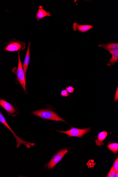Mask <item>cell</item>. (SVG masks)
Segmentation results:
<instances>
[{
	"label": "cell",
	"instance_id": "1",
	"mask_svg": "<svg viewBox=\"0 0 118 177\" xmlns=\"http://www.w3.org/2000/svg\"><path fill=\"white\" fill-rule=\"evenodd\" d=\"M33 114L47 120L62 121L66 122L63 119L57 115L54 111L49 109L39 110L33 112Z\"/></svg>",
	"mask_w": 118,
	"mask_h": 177
},
{
	"label": "cell",
	"instance_id": "2",
	"mask_svg": "<svg viewBox=\"0 0 118 177\" xmlns=\"http://www.w3.org/2000/svg\"><path fill=\"white\" fill-rule=\"evenodd\" d=\"M4 50L10 52H14L23 50L25 48V43L15 38L6 42Z\"/></svg>",
	"mask_w": 118,
	"mask_h": 177
},
{
	"label": "cell",
	"instance_id": "3",
	"mask_svg": "<svg viewBox=\"0 0 118 177\" xmlns=\"http://www.w3.org/2000/svg\"><path fill=\"white\" fill-rule=\"evenodd\" d=\"M0 122L5 125L9 130H10L11 132H12L13 134V135H14V137L16 139L17 143V148H19V147L20 146L21 144H23L26 146L28 148H30L31 146H34V143H30V142H26V141H24L19 137L18 136L15 134L14 132L12 130V128H11L9 126L7 122H6L5 117H4L3 114L1 113V112H0Z\"/></svg>",
	"mask_w": 118,
	"mask_h": 177
},
{
	"label": "cell",
	"instance_id": "4",
	"mask_svg": "<svg viewBox=\"0 0 118 177\" xmlns=\"http://www.w3.org/2000/svg\"><path fill=\"white\" fill-rule=\"evenodd\" d=\"M19 63L18 66L15 71L16 74L17 80L21 85L24 92H26V76L24 74L23 68H22L20 52H18Z\"/></svg>",
	"mask_w": 118,
	"mask_h": 177
},
{
	"label": "cell",
	"instance_id": "5",
	"mask_svg": "<svg viewBox=\"0 0 118 177\" xmlns=\"http://www.w3.org/2000/svg\"><path fill=\"white\" fill-rule=\"evenodd\" d=\"M68 151L67 149H64L61 150L55 154L48 163V168L51 169L54 168L62 160Z\"/></svg>",
	"mask_w": 118,
	"mask_h": 177
},
{
	"label": "cell",
	"instance_id": "6",
	"mask_svg": "<svg viewBox=\"0 0 118 177\" xmlns=\"http://www.w3.org/2000/svg\"><path fill=\"white\" fill-rule=\"evenodd\" d=\"M90 128L84 129H80L75 128H72L70 130L66 131H60V133H65L68 135L69 137L75 136L81 138L82 136L88 133L90 131Z\"/></svg>",
	"mask_w": 118,
	"mask_h": 177
},
{
	"label": "cell",
	"instance_id": "7",
	"mask_svg": "<svg viewBox=\"0 0 118 177\" xmlns=\"http://www.w3.org/2000/svg\"><path fill=\"white\" fill-rule=\"evenodd\" d=\"M0 105L7 112L8 115L14 116L16 113L15 107L5 100L0 99Z\"/></svg>",
	"mask_w": 118,
	"mask_h": 177
},
{
	"label": "cell",
	"instance_id": "8",
	"mask_svg": "<svg viewBox=\"0 0 118 177\" xmlns=\"http://www.w3.org/2000/svg\"><path fill=\"white\" fill-rule=\"evenodd\" d=\"M99 47H102L104 50L108 51L109 52L112 54L118 50V43H109L105 44H101L98 46Z\"/></svg>",
	"mask_w": 118,
	"mask_h": 177
},
{
	"label": "cell",
	"instance_id": "9",
	"mask_svg": "<svg viewBox=\"0 0 118 177\" xmlns=\"http://www.w3.org/2000/svg\"><path fill=\"white\" fill-rule=\"evenodd\" d=\"M94 27L90 25H80L79 23H74L73 24V29L75 31H78L81 33H84Z\"/></svg>",
	"mask_w": 118,
	"mask_h": 177
},
{
	"label": "cell",
	"instance_id": "10",
	"mask_svg": "<svg viewBox=\"0 0 118 177\" xmlns=\"http://www.w3.org/2000/svg\"><path fill=\"white\" fill-rule=\"evenodd\" d=\"M51 15L50 12H47L44 10L43 6L40 5L39 6L38 10L37 13L35 14V17L38 21L39 20L46 16H50Z\"/></svg>",
	"mask_w": 118,
	"mask_h": 177
},
{
	"label": "cell",
	"instance_id": "11",
	"mask_svg": "<svg viewBox=\"0 0 118 177\" xmlns=\"http://www.w3.org/2000/svg\"><path fill=\"white\" fill-rule=\"evenodd\" d=\"M30 42H29V44L28 47L27 51L24 60V61L23 65L22 66L23 68V70L24 74L26 76L27 71L29 64L30 61Z\"/></svg>",
	"mask_w": 118,
	"mask_h": 177
},
{
	"label": "cell",
	"instance_id": "12",
	"mask_svg": "<svg viewBox=\"0 0 118 177\" xmlns=\"http://www.w3.org/2000/svg\"><path fill=\"white\" fill-rule=\"evenodd\" d=\"M108 135L107 132L103 131L99 133L97 136V140H95L96 144L98 146H101L103 145V142Z\"/></svg>",
	"mask_w": 118,
	"mask_h": 177
},
{
	"label": "cell",
	"instance_id": "13",
	"mask_svg": "<svg viewBox=\"0 0 118 177\" xmlns=\"http://www.w3.org/2000/svg\"><path fill=\"white\" fill-rule=\"evenodd\" d=\"M112 57L109 60L107 63L108 66H111L117 62L118 60V50L113 53L112 54Z\"/></svg>",
	"mask_w": 118,
	"mask_h": 177
},
{
	"label": "cell",
	"instance_id": "14",
	"mask_svg": "<svg viewBox=\"0 0 118 177\" xmlns=\"http://www.w3.org/2000/svg\"><path fill=\"white\" fill-rule=\"evenodd\" d=\"M108 149L113 153H116L118 151V143H113L107 146Z\"/></svg>",
	"mask_w": 118,
	"mask_h": 177
},
{
	"label": "cell",
	"instance_id": "15",
	"mask_svg": "<svg viewBox=\"0 0 118 177\" xmlns=\"http://www.w3.org/2000/svg\"><path fill=\"white\" fill-rule=\"evenodd\" d=\"M116 172L115 171V170L113 169V167L111 168L109 172L108 177H115L116 174Z\"/></svg>",
	"mask_w": 118,
	"mask_h": 177
},
{
	"label": "cell",
	"instance_id": "16",
	"mask_svg": "<svg viewBox=\"0 0 118 177\" xmlns=\"http://www.w3.org/2000/svg\"><path fill=\"white\" fill-rule=\"evenodd\" d=\"M113 169L115 170V171L116 172H118V158H117L116 160L115 161L114 164L113 166Z\"/></svg>",
	"mask_w": 118,
	"mask_h": 177
},
{
	"label": "cell",
	"instance_id": "17",
	"mask_svg": "<svg viewBox=\"0 0 118 177\" xmlns=\"http://www.w3.org/2000/svg\"><path fill=\"white\" fill-rule=\"evenodd\" d=\"M66 90L69 93H73L74 92V88L73 87L70 86L66 87Z\"/></svg>",
	"mask_w": 118,
	"mask_h": 177
},
{
	"label": "cell",
	"instance_id": "18",
	"mask_svg": "<svg viewBox=\"0 0 118 177\" xmlns=\"http://www.w3.org/2000/svg\"><path fill=\"white\" fill-rule=\"evenodd\" d=\"M61 95L63 97H66L69 95V94L66 90H64L61 91Z\"/></svg>",
	"mask_w": 118,
	"mask_h": 177
},
{
	"label": "cell",
	"instance_id": "19",
	"mask_svg": "<svg viewBox=\"0 0 118 177\" xmlns=\"http://www.w3.org/2000/svg\"><path fill=\"white\" fill-rule=\"evenodd\" d=\"M118 87H117V90L116 91V92L115 97L114 98V100L115 102L117 101L118 100Z\"/></svg>",
	"mask_w": 118,
	"mask_h": 177
},
{
	"label": "cell",
	"instance_id": "20",
	"mask_svg": "<svg viewBox=\"0 0 118 177\" xmlns=\"http://www.w3.org/2000/svg\"><path fill=\"white\" fill-rule=\"evenodd\" d=\"M118 172H116V174L115 177H117L118 176Z\"/></svg>",
	"mask_w": 118,
	"mask_h": 177
}]
</instances>
